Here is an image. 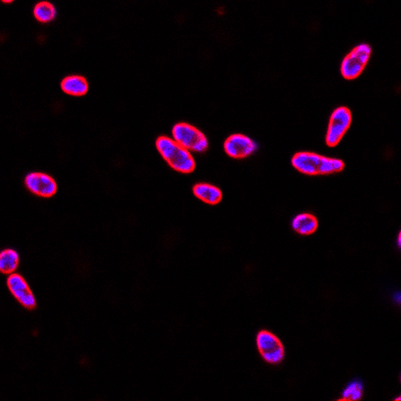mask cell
Listing matches in <instances>:
<instances>
[{
  "instance_id": "obj_1",
  "label": "cell",
  "mask_w": 401,
  "mask_h": 401,
  "mask_svg": "<svg viewBox=\"0 0 401 401\" xmlns=\"http://www.w3.org/2000/svg\"><path fill=\"white\" fill-rule=\"evenodd\" d=\"M293 167L307 176L331 175L342 172L346 164L339 159L329 158L310 151H299L292 156Z\"/></svg>"
},
{
  "instance_id": "obj_2",
  "label": "cell",
  "mask_w": 401,
  "mask_h": 401,
  "mask_svg": "<svg viewBox=\"0 0 401 401\" xmlns=\"http://www.w3.org/2000/svg\"><path fill=\"white\" fill-rule=\"evenodd\" d=\"M156 150L171 168L177 172L190 173L194 172L196 162L190 151L178 145L169 137H159L156 141Z\"/></svg>"
},
{
  "instance_id": "obj_3",
  "label": "cell",
  "mask_w": 401,
  "mask_h": 401,
  "mask_svg": "<svg viewBox=\"0 0 401 401\" xmlns=\"http://www.w3.org/2000/svg\"><path fill=\"white\" fill-rule=\"evenodd\" d=\"M173 139L188 151L204 153L209 148L207 137L199 129L187 123H178L172 129Z\"/></svg>"
},
{
  "instance_id": "obj_4",
  "label": "cell",
  "mask_w": 401,
  "mask_h": 401,
  "mask_svg": "<svg viewBox=\"0 0 401 401\" xmlns=\"http://www.w3.org/2000/svg\"><path fill=\"white\" fill-rule=\"evenodd\" d=\"M371 53L373 48L368 43L356 46L342 60L340 67L342 77L348 80L358 77L368 65Z\"/></svg>"
},
{
  "instance_id": "obj_5",
  "label": "cell",
  "mask_w": 401,
  "mask_h": 401,
  "mask_svg": "<svg viewBox=\"0 0 401 401\" xmlns=\"http://www.w3.org/2000/svg\"><path fill=\"white\" fill-rule=\"evenodd\" d=\"M257 348L261 357L269 364H279L284 360L285 349L281 340L267 330H261L256 337Z\"/></svg>"
},
{
  "instance_id": "obj_6",
  "label": "cell",
  "mask_w": 401,
  "mask_h": 401,
  "mask_svg": "<svg viewBox=\"0 0 401 401\" xmlns=\"http://www.w3.org/2000/svg\"><path fill=\"white\" fill-rule=\"evenodd\" d=\"M351 123L352 114L348 107H339L334 109L330 117L326 138H325L327 146L333 148L338 145L351 128Z\"/></svg>"
},
{
  "instance_id": "obj_7",
  "label": "cell",
  "mask_w": 401,
  "mask_h": 401,
  "mask_svg": "<svg viewBox=\"0 0 401 401\" xmlns=\"http://www.w3.org/2000/svg\"><path fill=\"white\" fill-rule=\"evenodd\" d=\"M258 145L249 137L242 134H235L225 141L224 150L227 155L234 159H245L255 153Z\"/></svg>"
},
{
  "instance_id": "obj_8",
  "label": "cell",
  "mask_w": 401,
  "mask_h": 401,
  "mask_svg": "<svg viewBox=\"0 0 401 401\" xmlns=\"http://www.w3.org/2000/svg\"><path fill=\"white\" fill-rule=\"evenodd\" d=\"M7 287L12 296L19 304L28 310H33L36 306V300L33 291L31 290L28 283L18 274H11L7 278Z\"/></svg>"
},
{
  "instance_id": "obj_9",
  "label": "cell",
  "mask_w": 401,
  "mask_h": 401,
  "mask_svg": "<svg viewBox=\"0 0 401 401\" xmlns=\"http://www.w3.org/2000/svg\"><path fill=\"white\" fill-rule=\"evenodd\" d=\"M24 184L29 192L43 198L55 195L58 185L50 176L43 173H31L24 178Z\"/></svg>"
},
{
  "instance_id": "obj_10",
  "label": "cell",
  "mask_w": 401,
  "mask_h": 401,
  "mask_svg": "<svg viewBox=\"0 0 401 401\" xmlns=\"http://www.w3.org/2000/svg\"><path fill=\"white\" fill-rule=\"evenodd\" d=\"M193 193L198 199L209 205L219 204L223 198V193L219 188L206 183L195 185Z\"/></svg>"
},
{
  "instance_id": "obj_11",
  "label": "cell",
  "mask_w": 401,
  "mask_h": 401,
  "mask_svg": "<svg viewBox=\"0 0 401 401\" xmlns=\"http://www.w3.org/2000/svg\"><path fill=\"white\" fill-rule=\"evenodd\" d=\"M63 92L73 97H82L89 90V84L84 77L80 75H70L63 78L60 84Z\"/></svg>"
},
{
  "instance_id": "obj_12",
  "label": "cell",
  "mask_w": 401,
  "mask_h": 401,
  "mask_svg": "<svg viewBox=\"0 0 401 401\" xmlns=\"http://www.w3.org/2000/svg\"><path fill=\"white\" fill-rule=\"evenodd\" d=\"M292 229L296 233L303 235V236L312 235L318 229V220L311 214L303 213V214L297 215L292 220Z\"/></svg>"
},
{
  "instance_id": "obj_13",
  "label": "cell",
  "mask_w": 401,
  "mask_h": 401,
  "mask_svg": "<svg viewBox=\"0 0 401 401\" xmlns=\"http://www.w3.org/2000/svg\"><path fill=\"white\" fill-rule=\"evenodd\" d=\"M19 264V256L16 251L6 249L0 254V271L6 275L16 272Z\"/></svg>"
},
{
  "instance_id": "obj_14",
  "label": "cell",
  "mask_w": 401,
  "mask_h": 401,
  "mask_svg": "<svg viewBox=\"0 0 401 401\" xmlns=\"http://www.w3.org/2000/svg\"><path fill=\"white\" fill-rule=\"evenodd\" d=\"M33 16L39 23H48L53 21L56 16L55 6L50 2H38L33 9Z\"/></svg>"
},
{
  "instance_id": "obj_15",
  "label": "cell",
  "mask_w": 401,
  "mask_h": 401,
  "mask_svg": "<svg viewBox=\"0 0 401 401\" xmlns=\"http://www.w3.org/2000/svg\"><path fill=\"white\" fill-rule=\"evenodd\" d=\"M363 396V385L360 381H352L342 392V401L360 400Z\"/></svg>"
},
{
  "instance_id": "obj_16",
  "label": "cell",
  "mask_w": 401,
  "mask_h": 401,
  "mask_svg": "<svg viewBox=\"0 0 401 401\" xmlns=\"http://www.w3.org/2000/svg\"><path fill=\"white\" fill-rule=\"evenodd\" d=\"M400 237H401V234H398L397 245L398 247H400Z\"/></svg>"
}]
</instances>
